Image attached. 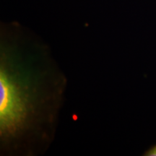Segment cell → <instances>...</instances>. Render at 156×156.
<instances>
[{
  "instance_id": "1",
  "label": "cell",
  "mask_w": 156,
  "mask_h": 156,
  "mask_svg": "<svg viewBox=\"0 0 156 156\" xmlns=\"http://www.w3.org/2000/svg\"><path fill=\"white\" fill-rule=\"evenodd\" d=\"M67 78L49 45L17 22L0 27V155L41 156L55 139Z\"/></svg>"
},
{
  "instance_id": "2",
  "label": "cell",
  "mask_w": 156,
  "mask_h": 156,
  "mask_svg": "<svg viewBox=\"0 0 156 156\" xmlns=\"http://www.w3.org/2000/svg\"><path fill=\"white\" fill-rule=\"evenodd\" d=\"M144 156H156V145L151 147L148 149L145 153L143 154Z\"/></svg>"
}]
</instances>
